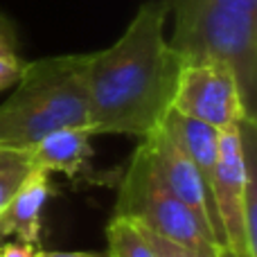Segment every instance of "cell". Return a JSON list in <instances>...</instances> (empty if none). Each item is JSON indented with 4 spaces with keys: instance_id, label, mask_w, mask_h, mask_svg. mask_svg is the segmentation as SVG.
<instances>
[{
    "instance_id": "obj_10",
    "label": "cell",
    "mask_w": 257,
    "mask_h": 257,
    "mask_svg": "<svg viewBox=\"0 0 257 257\" xmlns=\"http://www.w3.org/2000/svg\"><path fill=\"white\" fill-rule=\"evenodd\" d=\"M163 126L176 140V145L185 151V156L192 160V165L201 174V178H203L205 187L210 192L214 165H217V156H219V133L221 131L210 124H203L199 120H192L187 115H181V113L172 111V108L165 115Z\"/></svg>"
},
{
    "instance_id": "obj_16",
    "label": "cell",
    "mask_w": 257,
    "mask_h": 257,
    "mask_svg": "<svg viewBox=\"0 0 257 257\" xmlns=\"http://www.w3.org/2000/svg\"><path fill=\"white\" fill-rule=\"evenodd\" d=\"M0 257H36V246L23 241H5L0 244Z\"/></svg>"
},
{
    "instance_id": "obj_8",
    "label": "cell",
    "mask_w": 257,
    "mask_h": 257,
    "mask_svg": "<svg viewBox=\"0 0 257 257\" xmlns=\"http://www.w3.org/2000/svg\"><path fill=\"white\" fill-rule=\"evenodd\" d=\"M50 194H52L50 174L32 169L30 176L23 181L18 192L0 212V239L16 237V241L39 246L41 217Z\"/></svg>"
},
{
    "instance_id": "obj_13",
    "label": "cell",
    "mask_w": 257,
    "mask_h": 257,
    "mask_svg": "<svg viewBox=\"0 0 257 257\" xmlns=\"http://www.w3.org/2000/svg\"><path fill=\"white\" fill-rule=\"evenodd\" d=\"M142 232H145V237L149 239V244L154 246V250H156V255H158V257H219V255H203V253H196V250L185 248V246L176 244V241L165 239V237L156 235V232L147 230V228H142Z\"/></svg>"
},
{
    "instance_id": "obj_2",
    "label": "cell",
    "mask_w": 257,
    "mask_h": 257,
    "mask_svg": "<svg viewBox=\"0 0 257 257\" xmlns=\"http://www.w3.org/2000/svg\"><path fill=\"white\" fill-rule=\"evenodd\" d=\"M86 54H57L23 63L14 90L0 104V147L27 151L48 133L88 126Z\"/></svg>"
},
{
    "instance_id": "obj_11",
    "label": "cell",
    "mask_w": 257,
    "mask_h": 257,
    "mask_svg": "<svg viewBox=\"0 0 257 257\" xmlns=\"http://www.w3.org/2000/svg\"><path fill=\"white\" fill-rule=\"evenodd\" d=\"M108 257H158L138 223L124 217H111L106 226Z\"/></svg>"
},
{
    "instance_id": "obj_12",
    "label": "cell",
    "mask_w": 257,
    "mask_h": 257,
    "mask_svg": "<svg viewBox=\"0 0 257 257\" xmlns=\"http://www.w3.org/2000/svg\"><path fill=\"white\" fill-rule=\"evenodd\" d=\"M30 154L21 149H9V147H0V212L5 205L12 201V196L18 192L27 176L32 172Z\"/></svg>"
},
{
    "instance_id": "obj_7",
    "label": "cell",
    "mask_w": 257,
    "mask_h": 257,
    "mask_svg": "<svg viewBox=\"0 0 257 257\" xmlns=\"http://www.w3.org/2000/svg\"><path fill=\"white\" fill-rule=\"evenodd\" d=\"M140 142L147 147L149 158L154 163L158 176L163 178V183L210 228L219 248H223V235L217 212H214L212 196H210L201 174L196 172L192 160L185 156V151L176 145V140L169 136L163 124L156 131H151L147 138H142Z\"/></svg>"
},
{
    "instance_id": "obj_6",
    "label": "cell",
    "mask_w": 257,
    "mask_h": 257,
    "mask_svg": "<svg viewBox=\"0 0 257 257\" xmlns=\"http://www.w3.org/2000/svg\"><path fill=\"white\" fill-rule=\"evenodd\" d=\"M172 111L219 131L244 120H255L246 108L230 68L217 61L183 63L174 88Z\"/></svg>"
},
{
    "instance_id": "obj_17",
    "label": "cell",
    "mask_w": 257,
    "mask_h": 257,
    "mask_svg": "<svg viewBox=\"0 0 257 257\" xmlns=\"http://www.w3.org/2000/svg\"><path fill=\"white\" fill-rule=\"evenodd\" d=\"M36 257H108V255L90 253V250H36Z\"/></svg>"
},
{
    "instance_id": "obj_4",
    "label": "cell",
    "mask_w": 257,
    "mask_h": 257,
    "mask_svg": "<svg viewBox=\"0 0 257 257\" xmlns=\"http://www.w3.org/2000/svg\"><path fill=\"white\" fill-rule=\"evenodd\" d=\"M113 217H124L196 253L219 255L221 250L210 228L163 183L142 142L136 147L120 181Z\"/></svg>"
},
{
    "instance_id": "obj_1",
    "label": "cell",
    "mask_w": 257,
    "mask_h": 257,
    "mask_svg": "<svg viewBox=\"0 0 257 257\" xmlns=\"http://www.w3.org/2000/svg\"><path fill=\"white\" fill-rule=\"evenodd\" d=\"M169 0H145L108 48L88 52L86 93L93 136L147 138L172 108L181 57L167 36Z\"/></svg>"
},
{
    "instance_id": "obj_14",
    "label": "cell",
    "mask_w": 257,
    "mask_h": 257,
    "mask_svg": "<svg viewBox=\"0 0 257 257\" xmlns=\"http://www.w3.org/2000/svg\"><path fill=\"white\" fill-rule=\"evenodd\" d=\"M0 57H5V59L18 57L16 25H14L7 14H3V12H0Z\"/></svg>"
},
{
    "instance_id": "obj_9",
    "label": "cell",
    "mask_w": 257,
    "mask_h": 257,
    "mask_svg": "<svg viewBox=\"0 0 257 257\" xmlns=\"http://www.w3.org/2000/svg\"><path fill=\"white\" fill-rule=\"evenodd\" d=\"M93 131L88 126H68L48 133L41 138L30 154V163L34 169L45 174H63L77 178L86 172L88 160L93 156Z\"/></svg>"
},
{
    "instance_id": "obj_3",
    "label": "cell",
    "mask_w": 257,
    "mask_h": 257,
    "mask_svg": "<svg viewBox=\"0 0 257 257\" xmlns=\"http://www.w3.org/2000/svg\"><path fill=\"white\" fill-rule=\"evenodd\" d=\"M169 45L187 61L230 68L248 113L257 108V0H169Z\"/></svg>"
},
{
    "instance_id": "obj_5",
    "label": "cell",
    "mask_w": 257,
    "mask_h": 257,
    "mask_svg": "<svg viewBox=\"0 0 257 257\" xmlns=\"http://www.w3.org/2000/svg\"><path fill=\"white\" fill-rule=\"evenodd\" d=\"M210 194L221 226L223 248L237 257H257L255 120H244L219 133Z\"/></svg>"
},
{
    "instance_id": "obj_18",
    "label": "cell",
    "mask_w": 257,
    "mask_h": 257,
    "mask_svg": "<svg viewBox=\"0 0 257 257\" xmlns=\"http://www.w3.org/2000/svg\"><path fill=\"white\" fill-rule=\"evenodd\" d=\"M219 257H237V255L232 253V250H228V248H221L219 250Z\"/></svg>"
},
{
    "instance_id": "obj_15",
    "label": "cell",
    "mask_w": 257,
    "mask_h": 257,
    "mask_svg": "<svg viewBox=\"0 0 257 257\" xmlns=\"http://www.w3.org/2000/svg\"><path fill=\"white\" fill-rule=\"evenodd\" d=\"M23 63L25 61H21V57H14V59L0 57V93L12 88V86L18 81L21 70H23Z\"/></svg>"
}]
</instances>
